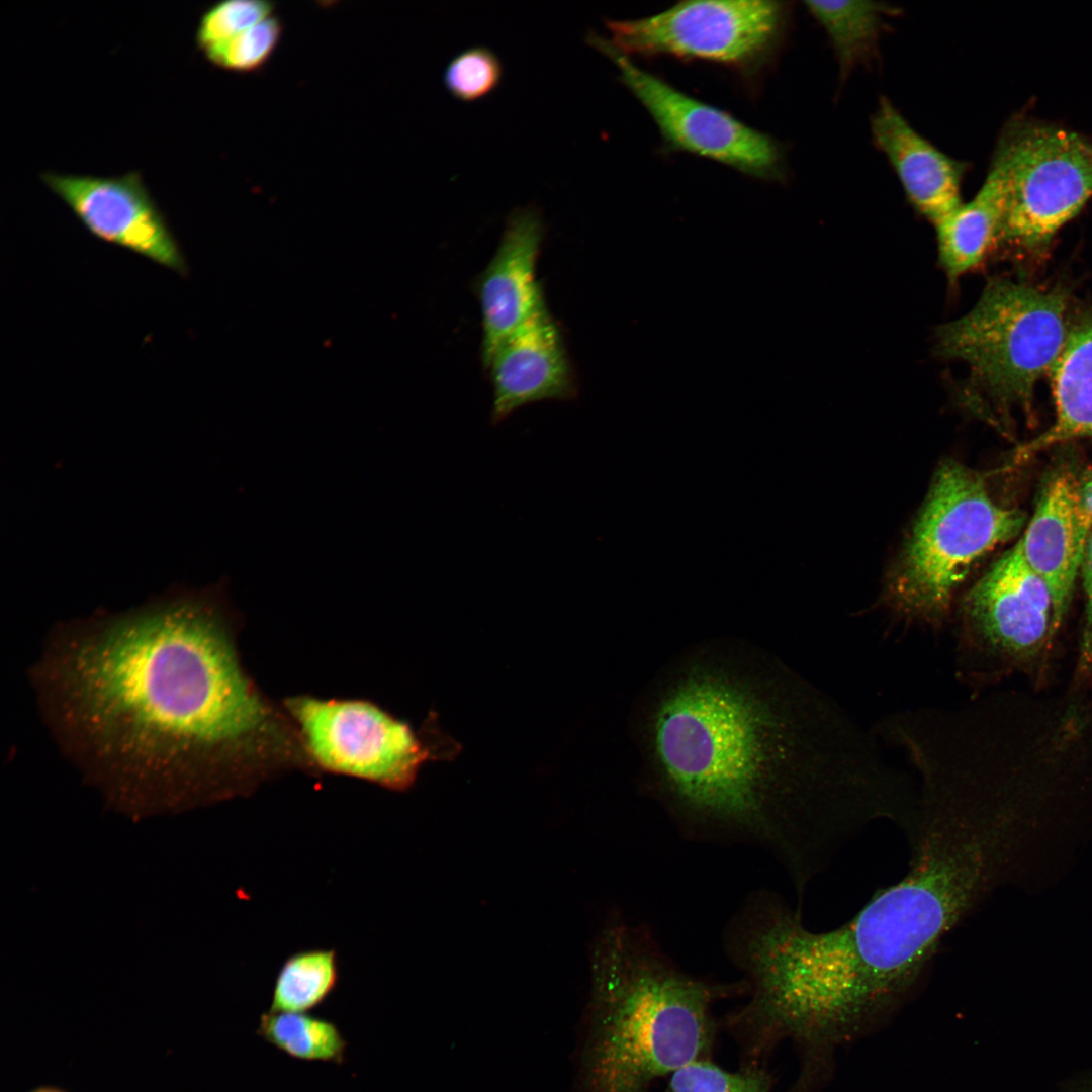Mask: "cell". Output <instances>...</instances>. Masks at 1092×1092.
I'll use <instances>...</instances> for the list:
<instances>
[{"instance_id": "1", "label": "cell", "mask_w": 1092, "mask_h": 1092, "mask_svg": "<svg viewBox=\"0 0 1092 1092\" xmlns=\"http://www.w3.org/2000/svg\"><path fill=\"white\" fill-rule=\"evenodd\" d=\"M226 582L175 586L56 625L32 679L59 745L129 808L251 793L309 767L297 730L241 662Z\"/></svg>"}, {"instance_id": "2", "label": "cell", "mask_w": 1092, "mask_h": 1092, "mask_svg": "<svg viewBox=\"0 0 1092 1092\" xmlns=\"http://www.w3.org/2000/svg\"><path fill=\"white\" fill-rule=\"evenodd\" d=\"M915 770L918 823L905 876L836 928L813 931L791 907L764 926L760 985L798 1031L851 1023L901 997L1000 875L1007 833L992 793L952 762L925 759Z\"/></svg>"}, {"instance_id": "3", "label": "cell", "mask_w": 1092, "mask_h": 1092, "mask_svg": "<svg viewBox=\"0 0 1092 1092\" xmlns=\"http://www.w3.org/2000/svg\"><path fill=\"white\" fill-rule=\"evenodd\" d=\"M601 1014L598 1092H647L687 1063L708 1057L712 1006L744 982L723 985L682 970L645 924L613 914L592 949Z\"/></svg>"}, {"instance_id": "4", "label": "cell", "mask_w": 1092, "mask_h": 1092, "mask_svg": "<svg viewBox=\"0 0 1092 1092\" xmlns=\"http://www.w3.org/2000/svg\"><path fill=\"white\" fill-rule=\"evenodd\" d=\"M1025 522L1020 510L998 505L978 474L942 463L890 574L887 604L906 623L941 628L972 567Z\"/></svg>"}, {"instance_id": "5", "label": "cell", "mask_w": 1092, "mask_h": 1092, "mask_svg": "<svg viewBox=\"0 0 1092 1092\" xmlns=\"http://www.w3.org/2000/svg\"><path fill=\"white\" fill-rule=\"evenodd\" d=\"M1068 299L1010 279H994L965 315L939 327L938 354L966 363L1000 408L1032 413L1037 381L1065 346Z\"/></svg>"}, {"instance_id": "6", "label": "cell", "mask_w": 1092, "mask_h": 1092, "mask_svg": "<svg viewBox=\"0 0 1092 1092\" xmlns=\"http://www.w3.org/2000/svg\"><path fill=\"white\" fill-rule=\"evenodd\" d=\"M993 160L1005 184L996 243L1043 248L1092 196V140L1072 130L1018 117Z\"/></svg>"}, {"instance_id": "7", "label": "cell", "mask_w": 1092, "mask_h": 1092, "mask_svg": "<svg viewBox=\"0 0 1092 1092\" xmlns=\"http://www.w3.org/2000/svg\"><path fill=\"white\" fill-rule=\"evenodd\" d=\"M284 709L310 767L402 791L431 757L406 722L366 700L296 696Z\"/></svg>"}, {"instance_id": "8", "label": "cell", "mask_w": 1092, "mask_h": 1092, "mask_svg": "<svg viewBox=\"0 0 1092 1092\" xmlns=\"http://www.w3.org/2000/svg\"><path fill=\"white\" fill-rule=\"evenodd\" d=\"M1057 630L1050 590L1026 563L1016 543L961 602L956 677L972 686L988 664L1036 654Z\"/></svg>"}, {"instance_id": "9", "label": "cell", "mask_w": 1092, "mask_h": 1092, "mask_svg": "<svg viewBox=\"0 0 1092 1092\" xmlns=\"http://www.w3.org/2000/svg\"><path fill=\"white\" fill-rule=\"evenodd\" d=\"M783 20L781 2L712 0L685 1L652 16L606 25L611 43L627 56L670 55L736 66L763 56Z\"/></svg>"}, {"instance_id": "10", "label": "cell", "mask_w": 1092, "mask_h": 1092, "mask_svg": "<svg viewBox=\"0 0 1092 1092\" xmlns=\"http://www.w3.org/2000/svg\"><path fill=\"white\" fill-rule=\"evenodd\" d=\"M586 40L614 62L621 81L646 108L671 148L757 178L779 175L781 151L768 135L643 70L610 40L594 32Z\"/></svg>"}, {"instance_id": "11", "label": "cell", "mask_w": 1092, "mask_h": 1092, "mask_svg": "<svg viewBox=\"0 0 1092 1092\" xmlns=\"http://www.w3.org/2000/svg\"><path fill=\"white\" fill-rule=\"evenodd\" d=\"M96 238L184 275V255L141 175L115 177L44 172L40 176Z\"/></svg>"}, {"instance_id": "12", "label": "cell", "mask_w": 1092, "mask_h": 1092, "mask_svg": "<svg viewBox=\"0 0 1092 1092\" xmlns=\"http://www.w3.org/2000/svg\"><path fill=\"white\" fill-rule=\"evenodd\" d=\"M484 366L492 383L493 425L524 405L570 400L577 393L562 334L547 307L507 336Z\"/></svg>"}, {"instance_id": "13", "label": "cell", "mask_w": 1092, "mask_h": 1092, "mask_svg": "<svg viewBox=\"0 0 1092 1092\" xmlns=\"http://www.w3.org/2000/svg\"><path fill=\"white\" fill-rule=\"evenodd\" d=\"M543 236V219L537 208L512 211L498 247L478 278L484 365L507 336L546 307L536 278Z\"/></svg>"}, {"instance_id": "14", "label": "cell", "mask_w": 1092, "mask_h": 1092, "mask_svg": "<svg viewBox=\"0 0 1092 1092\" xmlns=\"http://www.w3.org/2000/svg\"><path fill=\"white\" fill-rule=\"evenodd\" d=\"M1078 468L1067 460L1048 471L1017 542L1024 560L1050 590L1058 629L1072 601L1086 545L1077 518Z\"/></svg>"}, {"instance_id": "15", "label": "cell", "mask_w": 1092, "mask_h": 1092, "mask_svg": "<svg viewBox=\"0 0 1092 1092\" xmlns=\"http://www.w3.org/2000/svg\"><path fill=\"white\" fill-rule=\"evenodd\" d=\"M871 130L908 199L925 218L935 225L963 202L965 165L922 136L885 97L874 112Z\"/></svg>"}, {"instance_id": "16", "label": "cell", "mask_w": 1092, "mask_h": 1092, "mask_svg": "<svg viewBox=\"0 0 1092 1092\" xmlns=\"http://www.w3.org/2000/svg\"><path fill=\"white\" fill-rule=\"evenodd\" d=\"M1051 374L1054 422L1016 450V463L1073 440H1092V312L1080 315L1069 327L1065 346Z\"/></svg>"}, {"instance_id": "17", "label": "cell", "mask_w": 1092, "mask_h": 1092, "mask_svg": "<svg viewBox=\"0 0 1092 1092\" xmlns=\"http://www.w3.org/2000/svg\"><path fill=\"white\" fill-rule=\"evenodd\" d=\"M1004 204V176L993 160L976 195L934 225L939 262L949 279L978 266L996 243Z\"/></svg>"}, {"instance_id": "18", "label": "cell", "mask_w": 1092, "mask_h": 1092, "mask_svg": "<svg viewBox=\"0 0 1092 1092\" xmlns=\"http://www.w3.org/2000/svg\"><path fill=\"white\" fill-rule=\"evenodd\" d=\"M805 5L827 33L843 75L874 52L883 18L894 10L871 1H806Z\"/></svg>"}, {"instance_id": "19", "label": "cell", "mask_w": 1092, "mask_h": 1092, "mask_svg": "<svg viewBox=\"0 0 1092 1092\" xmlns=\"http://www.w3.org/2000/svg\"><path fill=\"white\" fill-rule=\"evenodd\" d=\"M256 1033L287 1056L341 1065L348 1042L331 1020L309 1013L272 1012L260 1016Z\"/></svg>"}, {"instance_id": "20", "label": "cell", "mask_w": 1092, "mask_h": 1092, "mask_svg": "<svg viewBox=\"0 0 1092 1092\" xmlns=\"http://www.w3.org/2000/svg\"><path fill=\"white\" fill-rule=\"evenodd\" d=\"M338 982L335 950L314 948L293 953L276 976L269 1011L308 1013L330 997Z\"/></svg>"}, {"instance_id": "21", "label": "cell", "mask_w": 1092, "mask_h": 1092, "mask_svg": "<svg viewBox=\"0 0 1092 1092\" xmlns=\"http://www.w3.org/2000/svg\"><path fill=\"white\" fill-rule=\"evenodd\" d=\"M666 1079L665 1092H770L769 1077L760 1068L730 1071L708 1057L687 1063Z\"/></svg>"}, {"instance_id": "22", "label": "cell", "mask_w": 1092, "mask_h": 1092, "mask_svg": "<svg viewBox=\"0 0 1092 1092\" xmlns=\"http://www.w3.org/2000/svg\"><path fill=\"white\" fill-rule=\"evenodd\" d=\"M283 32L279 17L271 15L204 53L213 65L235 72H251L273 55Z\"/></svg>"}, {"instance_id": "23", "label": "cell", "mask_w": 1092, "mask_h": 1092, "mask_svg": "<svg viewBox=\"0 0 1092 1092\" xmlns=\"http://www.w3.org/2000/svg\"><path fill=\"white\" fill-rule=\"evenodd\" d=\"M503 65L489 48H468L448 63L444 82L449 92L462 101H472L488 94L500 82Z\"/></svg>"}, {"instance_id": "24", "label": "cell", "mask_w": 1092, "mask_h": 1092, "mask_svg": "<svg viewBox=\"0 0 1092 1092\" xmlns=\"http://www.w3.org/2000/svg\"><path fill=\"white\" fill-rule=\"evenodd\" d=\"M274 7L273 2L265 0H228L216 3L200 18L196 43L205 52L273 15Z\"/></svg>"}, {"instance_id": "25", "label": "cell", "mask_w": 1092, "mask_h": 1092, "mask_svg": "<svg viewBox=\"0 0 1092 1092\" xmlns=\"http://www.w3.org/2000/svg\"><path fill=\"white\" fill-rule=\"evenodd\" d=\"M1077 518L1081 538L1086 544L1092 533V466L1078 468Z\"/></svg>"}, {"instance_id": "26", "label": "cell", "mask_w": 1092, "mask_h": 1092, "mask_svg": "<svg viewBox=\"0 0 1092 1092\" xmlns=\"http://www.w3.org/2000/svg\"><path fill=\"white\" fill-rule=\"evenodd\" d=\"M1079 575L1082 578L1086 598V623L1083 649L1086 658L1092 662V533L1085 545Z\"/></svg>"}, {"instance_id": "27", "label": "cell", "mask_w": 1092, "mask_h": 1092, "mask_svg": "<svg viewBox=\"0 0 1092 1092\" xmlns=\"http://www.w3.org/2000/svg\"><path fill=\"white\" fill-rule=\"evenodd\" d=\"M31 1092H65V1091L60 1090V1089L55 1088V1087H41V1088H37V1089H35V1090L31 1091Z\"/></svg>"}]
</instances>
